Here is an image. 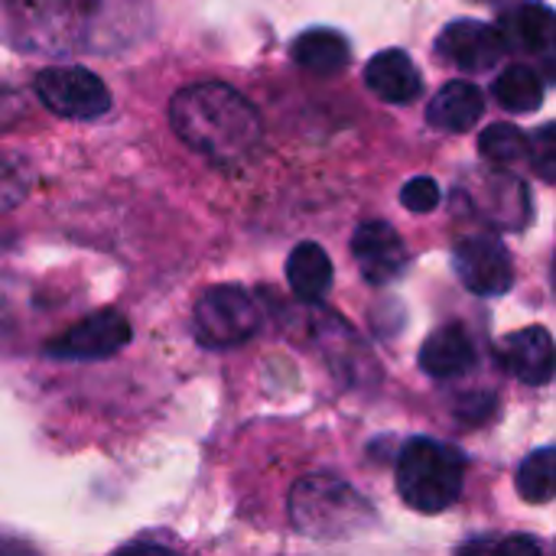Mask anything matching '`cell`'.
Listing matches in <instances>:
<instances>
[{
    "instance_id": "obj_3",
    "label": "cell",
    "mask_w": 556,
    "mask_h": 556,
    "mask_svg": "<svg viewBox=\"0 0 556 556\" xmlns=\"http://www.w3.org/2000/svg\"><path fill=\"white\" fill-rule=\"evenodd\" d=\"M261 326V309L244 287H212L195 303V339L208 349L248 342Z\"/></svg>"
},
{
    "instance_id": "obj_16",
    "label": "cell",
    "mask_w": 556,
    "mask_h": 556,
    "mask_svg": "<svg viewBox=\"0 0 556 556\" xmlns=\"http://www.w3.org/2000/svg\"><path fill=\"white\" fill-rule=\"evenodd\" d=\"M492 94H495V101L505 111L528 114V111H538L541 108V101H544V81H541V75L531 65H508L495 78Z\"/></svg>"
},
{
    "instance_id": "obj_2",
    "label": "cell",
    "mask_w": 556,
    "mask_h": 556,
    "mask_svg": "<svg viewBox=\"0 0 556 556\" xmlns=\"http://www.w3.org/2000/svg\"><path fill=\"white\" fill-rule=\"evenodd\" d=\"M466 479V456L440 440L417 437L401 450L397 459V492L414 511H446Z\"/></svg>"
},
{
    "instance_id": "obj_20",
    "label": "cell",
    "mask_w": 556,
    "mask_h": 556,
    "mask_svg": "<svg viewBox=\"0 0 556 556\" xmlns=\"http://www.w3.org/2000/svg\"><path fill=\"white\" fill-rule=\"evenodd\" d=\"M401 202H404L410 212H417V215L433 212V208L440 205V186H437V179H430V176L410 179V182L401 189Z\"/></svg>"
},
{
    "instance_id": "obj_11",
    "label": "cell",
    "mask_w": 556,
    "mask_h": 556,
    "mask_svg": "<svg viewBox=\"0 0 556 556\" xmlns=\"http://www.w3.org/2000/svg\"><path fill=\"white\" fill-rule=\"evenodd\" d=\"M365 81H368V88H371L381 101H388V104H410V101H417L420 91H424V81H420L417 65H414L410 55L401 52V49H384V52H378V55L368 62V68H365Z\"/></svg>"
},
{
    "instance_id": "obj_26",
    "label": "cell",
    "mask_w": 556,
    "mask_h": 556,
    "mask_svg": "<svg viewBox=\"0 0 556 556\" xmlns=\"http://www.w3.org/2000/svg\"><path fill=\"white\" fill-rule=\"evenodd\" d=\"M554 290H556V261H554Z\"/></svg>"
},
{
    "instance_id": "obj_6",
    "label": "cell",
    "mask_w": 556,
    "mask_h": 556,
    "mask_svg": "<svg viewBox=\"0 0 556 556\" xmlns=\"http://www.w3.org/2000/svg\"><path fill=\"white\" fill-rule=\"evenodd\" d=\"M453 267L463 287L479 296H502L515 287L511 254L495 238H466L453 254Z\"/></svg>"
},
{
    "instance_id": "obj_13",
    "label": "cell",
    "mask_w": 556,
    "mask_h": 556,
    "mask_svg": "<svg viewBox=\"0 0 556 556\" xmlns=\"http://www.w3.org/2000/svg\"><path fill=\"white\" fill-rule=\"evenodd\" d=\"M476 365V345L463 326H443L437 329L424 349H420V368L433 378H456L466 375Z\"/></svg>"
},
{
    "instance_id": "obj_7",
    "label": "cell",
    "mask_w": 556,
    "mask_h": 556,
    "mask_svg": "<svg viewBox=\"0 0 556 556\" xmlns=\"http://www.w3.org/2000/svg\"><path fill=\"white\" fill-rule=\"evenodd\" d=\"M437 55L463 72H489L505 55V46L495 26L476 20H456L440 33Z\"/></svg>"
},
{
    "instance_id": "obj_22",
    "label": "cell",
    "mask_w": 556,
    "mask_h": 556,
    "mask_svg": "<svg viewBox=\"0 0 556 556\" xmlns=\"http://www.w3.org/2000/svg\"><path fill=\"white\" fill-rule=\"evenodd\" d=\"M495 556H544V554H541V547H538L534 541H528V538H508V541H502V544H498Z\"/></svg>"
},
{
    "instance_id": "obj_25",
    "label": "cell",
    "mask_w": 556,
    "mask_h": 556,
    "mask_svg": "<svg viewBox=\"0 0 556 556\" xmlns=\"http://www.w3.org/2000/svg\"><path fill=\"white\" fill-rule=\"evenodd\" d=\"M0 556H36L20 541H0Z\"/></svg>"
},
{
    "instance_id": "obj_1",
    "label": "cell",
    "mask_w": 556,
    "mask_h": 556,
    "mask_svg": "<svg viewBox=\"0 0 556 556\" xmlns=\"http://www.w3.org/2000/svg\"><path fill=\"white\" fill-rule=\"evenodd\" d=\"M169 121L182 143L218 166L241 163L261 140V117L254 104L222 81L182 88L169 104Z\"/></svg>"
},
{
    "instance_id": "obj_23",
    "label": "cell",
    "mask_w": 556,
    "mask_h": 556,
    "mask_svg": "<svg viewBox=\"0 0 556 556\" xmlns=\"http://www.w3.org/2000/svg\"><path fill=\"white\" fill-rule=\"evenodd\" d=\"M114 556H179L169 547H160V544H127L121 547Z\"/></svg>"
},
{
    "instance_id": "obj_14",
    "label": "cell",
    "mask_w": 556,
    "mask_h": 556,
    "mask_svg": "<svg viewBox=\"0 0 556 556\" xmlns=\"http://www.w3.org/2000/svg\"><path fill=\"white\" fill-rule=\"evenodd\" d=\"M287 283L306 303L323 300L329 293V287H332V261H329V254L313 241L296 244L293 254L287 257Z\"/></svg>"
},
{
    "instance_id": "obj_15",
    "label": "cell",
    "mask_w": 556,
    "mask_h": 556,
    "mask_svg": "<svg viewBox=\"0 0 556 556\" xmlns=\"http://www.w3.org/2000/svg\"><path fill=\"white\" fill-rule=\"evenodd\" d=\"M293 59L300 68L313 72V75H339L345 72L352 52L342 33L336 29H306L303 36H296L293 42Z\"/></svg>"
},
{
    "instance_id": "obj_8",
    "label": "cell",
    "mask_w": 556,
    "mask_h": 556,
    "mask_svg": "<svg viewBox=\"0 0 556 556\" xmlns=\"http://www.w3.org/2000/svg\"><path fill=\"white\" fill-rule=\"evenodd\" d=\"M352 254L368 283H391L407 267V244L388 222H365L352 238Z\"/></svg>"
},
{
    "instance_id": "obj_17",
    "label": "cell",
    "mask_w": 556,
    "mask_h": 556,
    "mask_svg": "<svg viewBox=\"0 0 556 556\" xmlns=\"http://www.w3.org/2000/svg\"><path fill=\"white\" fill-rule=\"evenodd\" d=\"M518 495L531 505H544L556 498V446L531 453L518 469Z\"/></svg>"
},
{
    "instance_id": "obj_27",
    "label": "cell",
    "mask_w": 556,
    "mask_h": 556,
    "mask_svg": "<svg viewBox=\"0 0 556 556\" xmlns=\"http://www.w3.org/2000/svg\"><path fill=\"white\" fill-rule=\"evenodd\" d=\"M482 3H498V0H482Z\"/></svg>"
},
{
    "instance_id": "obj_12",
    "label": "cell",
    "mask_w": 556,
    "mask_h": 556,
    "mask_svg": "<svg viewBox=\"0 0 556 556\" xmlns=\"http://www.w3.org/2000/svg\"><path fill=\"white\" fill-rule=\"evenodd\" d=\"M485 114V94L479 91V85L472 81H450L443 85L430 108H427V121L440 130H453L463 134L469 127H476Z\"/></svg>"
},
{
    "instance_id": "obj_21",
    "label": "cell",
    "mask_w": 556,
    "mask_h": 556,
    "mask_svg": "<svg viewBox=\"0 0 556 556\" xmlns=\"http://www.w3.org/2000/svg\"><path fill=\"white\" fill-rule=\"evenodd\" d=\"M23 192H26V182H23L20 169L13 163L0 160V212L13 208L23 199Z\"/></svg>"
},
{
    "instance_id": "obj_9",
    "label": "cell",
    "mask_w": 556,
    "mask_h": 556,
    "mask_svg": "<svg viewBox=\"0 0 556 556\" xmlns=\"http://www.w3.org/2000/svg\"><path fill=\"white\" fill-rule=\"evenodd\" d=\"M502 365L525 384H547L556 375V345L547 329L528 326L498 342Z\"/></svg>"
},
{
    "instance_id": "obj_5",
    "label": "cell",
    "mask_w": 556,
    "mask_h": 556,
    "mask_svg": "<svg viewBox=\"0 0 556 556\" xmlns=\"http://www.w3.org/2000/svg\"><path fill=\"white\" fill-rule=\"evenodd\" d=\"M130 342V323L117 309H101L72 326L65 336L49 342V355L68 362H98L117 355Z\"/></svg>"
},
{
    "instance_id": "obj_19",
    "label": "cell",
    "mask_w": 556,
    "mask_h": 556,
    "mask_svg": "<svg viewBox=\"0 0 556 556\" xmlns=\"http://www.w3.org/2000/svg\"><path fill=\"white\" fill-rule=\"evenodd\" d=\"M528 153L534 173L547 182H556V121L534 130V137L528 140Z\"/></svg>"
},
{
    "instance_id": "obj_24",
    "label": "cell",
    "mask_w": 556,
    "mask_h": 556,
    "mask_svg": "<svg viewBox=\"0 0 556 556\" xmlns=\"http://www.w3.org/2000/svg\"><path fill=\"white\" fill-rule=\"evenodd\" d=\"M495 551H498L495 541H472L459 551V556H495Z\"/></svg>"
},
{
    "instance_id": "obj_18",
    "label": "cell",
    "mask_w": 556,
    "mask_h": 556,
    "mask_svg": "<svg viewBox=\"0 0 556 556\" xmlns=\"http://www.w3.org/2000/svg\"><path fill=\"white\" fill-rule=\"evenodd\" d=\"M479 150L495 163H518L528 156V137L515 124H492L479 137Z\"/></svg>"
},
{
    "instance_id": "obj_10",
    "label": "cell",
    "mask_w": 556,
    "mask_h": 556,
    "mask_svg": "<svg viewBox=\"0 0 556 556\" xmlns=\"http://www.w3.org/2000/svg\"><path fill=\"white\" fill-rule=\"evenodd\" d=\"M505 52H551L556 49V13L544 3H521L498 20Z\"/></svg>"
},
{
    "instance_id": "obj_4",
    "label": "cell",
    "mask_w": 556,
    "mask_h": 556,
    "mask_svg": "<svg viewBox=\"0 0 556 556\" xmlns=\"http://www.w3.org/2000/svg\"><path fill=\"white\" fill-rule=\"evenodd\" d=\"M36 94L52 114L72 117V121H91V117L108 114V108H111L108 85L98 75H91L88 68H75V65H59V68L39 72Z\"/></svg>"
}]
</instances>
